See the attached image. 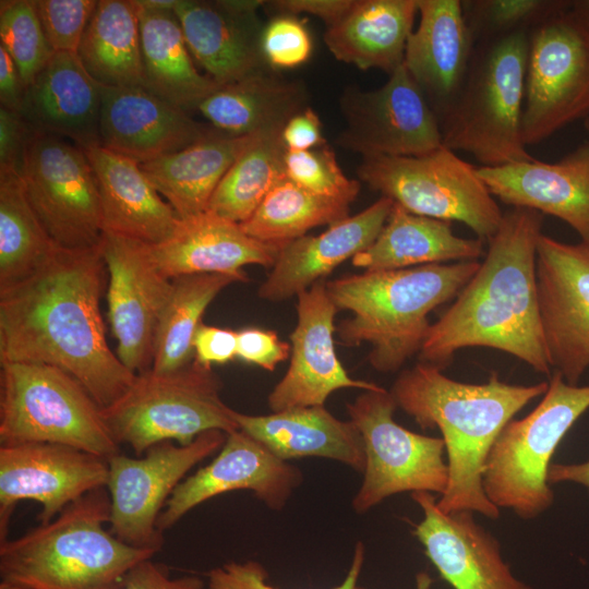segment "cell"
I'll list each match as a JSON object with an SVG mask.
<instances>
[{"mask_svg":"<svg viewBox=\"0 0 589 589\" xmlns=\"http://www.w3.org/2000/svg\"><path fill=\"white\" fill-rule=\"evenodd\" d=\"M479 266L478 261L429 264L326 281L336 308L350 312L336 326L340 341L348 347L370 344L371 366L396 372L420 352L431 326L429 314L456 297Z\"/></svg>","mask_w":589,"mask_h":589,"instance_id":"277c9868","label":"cell"},{"mask_svg":"<svg viewBox=\"0 0 589 589\" xmlns=\"http://www.w3.org/2000/svg\"><path fill=\"white\" fill-rule=\"evenodd\" d=\"M238 332L204 324L199 325L193 338L194 361L206 368L225 364L237 358Z\"/></svg>","mask_w":589,"mask_h":589,"instance_id":"c3c4849f","label":"cell"},{"mask_svg":"<svg viewBox=\"0 0 589 589\" xmlns=\"http://www.w3.org/2000/svg\"><path fill=\"white\" fill-rule=\"evenodd\" d=\"M0 45L27 87L55 53L45 37L35 0L0 1Z\"/></svg>","mask_w":589,"mask_h":589,"instance_id":"60d3db41","label":"cell"},{"mask_svg":"<svg viewBox=\"0 0 589 589\" xmlns=\"http://www.w3.org/2000/svg\"><path fill=\"white\" fill-rule=\"evenodd\" d=\"M437 497L411 493L423 513L413 534L445 581L454 589H531L514 576L497 539L477 522L474 513H445Z\"/></svg>","mask_w":589,"mask_h":589,"instance_id":"44dd1931","label":"cell"},{"mask_svg":"<svg viewBox=\"0 0 589 589\" xmlns=\"http://www.w3.org/2000/svg\"><path fill=\"white\" fill-rule=\"evenodd\" d=\"M136 3L146 10H173L179 0H135Z\"/></svg>","mask_w":589,"mask_h":589,"instance_id":"9f6ffc18","label":"cell"},{"mask_svg":"<svg viewBox=\"0 0 589 589\" xmlns=\"http://www.w3.org/2000/svg\"><path fill=\"white\" fill-rule=\"evenodd\" d=\"M209 130L143 86L101 85L100 145L139 164L178 152Z\"/></svg>","mask_w":589,"mask_h":589,"instance_id":"cb8c5ba5","label":"cell"},{"mask_svg":"<svg viewBox=\"0 0 589 589\" xmlns=\"http://www.w3.org/2000/svg\"><path fill=\"white\" fill-rule=\"evenodd\" d=\"M573 3L529 32L521 124L526 146L589 116V23Z\"/></svg>","mask_w":589,"mask_h":589,"instance_id":"7c38bea8","label":"cell"},{"mask_svg":"<svg viewBox=\"0 0 589 589\" xmlns=\"http://www.w3.org/2000/svg\"><path fill=\"white\" fill-rule=\"evenodd\" d=\"M59 248L27 200L21 169L0 167V290L32 276Z\"/></svg>","mask_w":589,"mask_h":589,"instance_id":"8d00e7d4","label":"cell"},{"mask_svg":"<svg viewBox=\"0 0 589 589\" xmlns=\"http://www.w3.org/2000/svg\"><path fill=\"white\" fill-rule=\"evenodd\" d=\"M337 143L364 156H419L443 145L440 121L404 63L380 88L347 89Z\"/></svg>","mask_w":589,"mask_h":589,"instance_id":"2e32d148","label":"cell"},{"mask_svg":"<svg viewBox=\"0 0 589 589\" xmlns=\"http://www.w3.org/2000/svg\"><path fill=\"white\" fill-rule=\"evenodd\" d=\"M297 301V325L291 332L290 362L287 372L267 396L273 412L292 408L324 406L341 388L377 390L375 383L349 376L339 361L334 324L339 311L320 280L301 291Z\"/></svg>","mask_w":589,"mask_h":589,"instance_id":"ffe728a7","label":"cell"},{"mask_svg":"<svg viewBox=\"0 0 589 589\" xmlns=\"http://www.w3.org/2000/svg\"><path fill=\"white\" fill-rule=\"evenodd\" d=\"M364 557V544L358 541L346 578L333 589H366L358 585ZM267 570L256 561L230 562L207 573V589H277L267 581Z\"/></svg>","mask_w":589,"mask_h":589,"instance_id":"f6af8a7d","label":"cell"},{"mask_svg":"<svg viewBox=\"0 0 589 589\" xmlns=\"http://www.w3.org/2000/svg\"><path fill=\"white\" fill-rule=\"evenodd\" d=\"M0 589H33L24 585L1 579Z\"/></svg>","mask_w":589,"mask_h":589,"instance_id":"91938a15","label":"cell"},{"mask_svg":"<svg viewBox=\"0 0 589 589\" xmlns=\"http://www.w3.org/2000/svg\"><path fill=\"white\" fill-rule=\"evenodd\" d=\"M419 24L410 34L404 65L440 119L466 79L476 41L459 0H417Z\"/></svg>","mask_w":589,"mask_h":589,"instance_id":"484cf974","label":"cell"},{"mask_svg":"<svg viewBox=\"0 0 589 589\" xmlns=\"http://www.w3.org/2000/svg\"><path fill=\"white\" fill-rule=\"evenodd\" d=\"M226 437L227 433L211 430L189 445L168 441L142 457L118 453L107 459L111 533L132 546L160 551L164 537L157 520L168 498L189 470L219 450Z\"/></svg>","mask_w":589,"mask_h":589,"instance_id":"5bb4252c","label":"cell"},{"mask_svg":"<svg viewBox=\"0 0 589 589\" xmlns=\"http://www.w3.org/2000/svg\"><path fill=\"white\" fill-rule=\"evenodd\" d=\"M101 85L77 53L55 52L27 87L22 115L34 130L81 148L100 144Z\"/></svg>","mask_w":589,"mask_h":589,"instance_id":"f1b7e54d","label":"cell"},{"mask_svg":"<svg viewBox=\"0 0 589 589\" xmlns=\"http://www.w3.org/2000/svg\"><path fill=\"white\" fill-rule=\"evenodd\" d=\"M204 582L197 576L172 578L168 569L149 560L133 567L127 575L122 589H203Z\"/></svg>","mask_w":589,"mask_h":589,"instance_id":"f907efd6","label":"cell"},{"mask_svg":"<svg viewBox=\"0 0 589 589\" xmlns=\"http://www.w3.org/2000/svg\"><path fill=\"white\" fill-rule=\"evenodd\" d=\"M281 139L287 151H309L326 145L320 118L311 108H305L286 123Z\"/></svg>","mask_w":589,"mask_h":589,"instance_id":"816d5d0a","label":"cell"},{"mask_svg":"<svg viewBox=\"0 0 589 589\" xmlns=\"http://www.w3.org/2000/svg\"><path fill=\"white\" fill-rule=\"evenodd\" d=\"M244 431L278 458L289 461L322 457L363 472L365 453L362 436L350 421L336 418L324 406L292 408L271 414H245L233 410Z\"/></svg>","mask_w":589,"mask_h":589,"instance_id":"f546056e","label":"cell"},{"mask_svg":"<svg viewBox=\"0 0 589 589\" xmlns=\"http://www.w3.org/2000/svg\"><path fill=\"white\" fill-rule=\"evenodd\" d=\"M95 0H35L47 43L53 52H77Z\"/></svg>","mask_w":589,"mask_h":589,"instance_id":"ee69618b","label":"cell"},{"mask_svg":"<svg viewBox=\"0 0 589 589\" xmlns=\"http://www.w3.org/2000/svg\"><path fill=\"white\" fill-rule=\"evenodd\" d=\"M257 0H179L175 12L191 55L220 85L266 70Z\"/></svg>","mask_w":589,"mask_h":589,"instance_id":"7402d4cb","label":"cell"},{"mask_svg":"<svg viewBox=\"0 0 589 589\" xmlns=\"http://www.w3.org/2000/svg\"><path fill=\"white\" fill-rule=\"evenodd\" d=\"M432 581L433 580L428 573H418L416 575V589H431Z\"/></svg>","mask_w":589,"mask_h":589,"instance_id":"6f0895ef","label":"cell"},{"mask_svg":"<svg viewBox=\"0 0 589 589\" xmlns=\"http://www.w3.org/2000/svg\"><path fill=\"white\" fill-rule=\"evenodd\" d=\"M140 33L144 87L153 94L188 112L221 86L196 70L173 10L140 7Z\"/></svg>","mask_w":589,"mask_h":589,"instance_id":"e575fe53","label":"cell"},{"mask_svg":"<svg viewBox=\"0 0 589 589\" xmlns=\"http://www.w3.org/2000/svg\"><path fill=\"white\" fill-rule=\"evenodd\" d=\"M573 5L589 23V0L574 1Z\"/></svg>","mask_w":589,"mask_h":589,"instance_id":"680465c9","label":"cell"},{"mask_svg":"<svg viewBox=\"0 0 589 589\" xmlns=\"http://www.w3.org/2000/svg\"><path fill=\"white\" fill-rule=\"evenodd\" d=\"M359 178L410 213L469 227L490 240L503 212L478 168L445 145L419 156H364Z\"/></svg>","mask_w":589,"mask_h":589,"instance_id":"30bf717a","label":"cell"},{"mask_svg":"<svg viewBox=\"0 0 589 589\" xmlns=\"http://www.w3.org/2000/svg\"><path fill=\"white\" fill-rule=\"evenodd\" d=\"M236 281L224 274H193L171 279L172 289L154 340L151 365L154 372H172L193 361L192 342L203 313L224 288Z\"/></svg>","mask_w":589,"mask_h":589,"instance_id":"74e56055","label":"cell"},{"mask_svg":"<svg viewBox=\"0 0 589 589\" xmlns=\"http://www.w3.org/2000/svg\"><path fill=\"white\" fill-rule=\"evenodd\" d=\"M474 41L530 32L541 22L568 7L564 0H471L461 1Z\"/></svg>","mask_w":589,"mask_h":589,"instance_id":"b9f144b4","label":"cell"},{"mask_svg":"<svg viewBox=\"0 0 589 589\" xmlns=\"http://www.w3.org/2000/svg\"><path fill=\"white\" fill-rule=\"evenodd\" d=\"M588 409L589 385H570L555 371L536 408L522 419H512L494 441L482 473L490 502L524 519L549 509L554 501L548 481L552 456Z\"/></svg>","mask_w":589,"mask_h":589,"instance_id":"52a82bcc","label":"cell"},{"mask_svg":"<svg viewBox=\"0 0 589 589\" xmlns=\"http://www.w3.org/2000/svg\"><path fill=\"white\" fill-rule=\"evenodd\" d=\"M417 13V0H357L324 41L337 60L390 75L404 62Z\"/></svg>","mask_w":589,"mask_h":589,"instance_id":"4dcf8cb0","label":"cell"},{"mask_svg":"<svg viewBox=\"0 0 589 589\" xmlns=\"http://www.w3.org/2000/svg\"><path fill=\"white\" fill-rule=\"evenodd\" d=\"M21 175L31 206L60 248L86 249L100 243L98 184L81 147L33 129Z\"/></svg>","mask_w":589,"mask_h":589,"instance_id":"4fadbf2b","label":"cell"},{"mask_svg":"<svg viewBox=\"0 0 589 589\" xmlns=\"http://www.w3.org/2000/svg\"><path fill=\"white\" fill-rule=\"evenodd\" d=\"M353 2V0H279L272 3L284 14L308 13L317 16L328 27L339 21Z\"/></svg>","mask_w":589,"mask_h":589,"instance_id":"f5cc1de1","label":"cell"},{"mask_svg":"<svg viewBox=\"0 0 589 589\" xmlns=\"http://www.w3.org/2000/svg\"><path fill=\"white\" fill-rule=\"evenodd\" d=\"M100 248L109 276L108 320L117 356L137 374L151 369L158 322L172 283L155 267L144 242L104 231Z\"/></svg>","mask_w":589,"mask_h":589,"instance_id":"ac0fdd59","label":"cell"},{"mask_svg":"<svg viewBox=\"0 0 589 589\" xmlns=\"http://www.w3.org/2000/svg\"><path fill=\"white\" fill-rule=\"evenodd\" d=\"M543 216L525 207H512L503 214L478 271L455 302L431 324L419 352L420 362L443 370L456 351L485 347L550 375L536 274Z\"/></svg>","mask_w":589,"mask_h":589,"instance_id":"7a4b0ae2","label":"cell"},{"mask_svg":"<svg viewBox=\"0 0 589 589\" xmlns=\"http://www.w3.org/2000/svg\"><path fill=\"white\" fill-rule=\"evenodd\" d=\"M548 481L550 485L562 482L576 483L589 493V459L575 464H551Z\"/></svg>","mask_w":589,"mask_h":589,"instance_id":"11a10c76","label":"cell"},{"mask_svg":"<svg viewBox=\"0 0 589 589\" xmlns=\"http://www.w3.org/2000/svg\"><path fill=\"white\" fill-rule=\"evenodd\" d=\"M76 53L100 85L144 87L140 7L135 0L97 1Z\"/></svg>","mask_w":589,"mask_h":589,"instance_id":"d590c367","label":"cell"},{"mask_svg":"<svg viewBox=\"0 0 589 589\" xmlns=\"http://www.w3.org/2000/svg\"><path fill=\"white\" fill-rule=\"evenodd\" d=\"M481 239L456 236L452 223L420 216L394 203L374 242L351 259L365 271H395L456 261H478Z\"/></svg>","mask_w":589,"mask_h":589,"instance_id":"d6a6232c","label":"cell"},{"mask_svg":"<svg viewBox=\"0 0 589 589\" xmlns=\"http://www.w3.org/2000/svg\"><path fill=\"white\" fill-rule=\"evenodd\" d=\"M107 481V459L88 452L53 443L0 445V541L19 502L40 504L38 520L46 524Z\"/></svg>","mask_w":589,"mask_h":589,"instance_id":"e0dca14e","label":"cell"},{"mask_svg":"<svg viewBox=\"0 0 589 589\" xmlns=\"http://www.w3.org/2000/svg\"><path fill=\"white\" fill-rule=\"evenodd\" d=\"M546 388L548 382L508 384L495 372L482 384L458 382L424 362L398 375L389 390L397 407L422 429H438L445 444L449 479L440 509L500 517L482 485L486 457L503 428Z\"/></svg>","mask_w":589,"mask_h":589,"instance_id":"3957f363","label":"cell"},{"mask_svg":"<svg viewBox=\"0 0 589 589\" xmlns=\"http://www.w3.org/2000/svg\"><path fill=\"white\" fill-rule=\"evenodd\" d=\"M393 205V200L381 196L364 211L330 225L318 236L305 235L281 244L257 296L278 302L324 280L338 265L374 242Z\"/></svg>","mask_w":589,"mask_h":589,"instance_id":"4316f807","label":"cell"},{"mask_svg":"<svg viewBox=\"0 0 589 589\" xmlns=\"http://www.w3.org/2000/svg\"><path fill=\"white\" fill-rule=\"evenodd\" d=\"M312 39L304 24L284 14L264 26L262 52L272 68H294L304 63L312 52Z\"/></svg>","mask_w":589,"mask_h":589,"instance_id":"bcb514c9","label":"cell"},{"mask_svg":"<svg viewBox=\"0 0 589 589\" xmlns=\"http://www.w3.org/2000/svg\"><path fill=\"white\" fill-rule=\"evenodd\" d=\"M33 128L19 111L0 108V167L21 169Z\"/></svg>","mask_w":589,"mask_h":589,"instance_id":"681fc988","label":"cell"},{"mask_svg":"<svg viewBox=\"0 0 589 589\" xmlns=\"http://www.w3.org/2000/svg\"><path fill=\"white\" fill-rule=\"evenodd\" d=\"M584 125L586 131L589 133V116L584 119Z\"/></svg>","mask_w":589,"mask_h":589,"instance_id":"94428289","label":"cell"},{"mask_svg":"<svg viewBox=\"0 0 589 589\" xmlns=\"http://www.w3.org/2000/svg\"><path fill=\"white\" fill-rule=\"evenodd\" d=\"M305 108V92L301 84L262 70L221 85L199 105L197 110L214 129L245 136L281 132L286 123Z\"/></svg>","mask_w":589,"mask_h":589,"instance_id":"836d02e7","label":"cell"},{"mask_svg":"<svg viewBox=\"0 0 589 589\" xmlns=\"http://www.w3.org/2000/svg\"><path fill=\"white\" fill-rule=\"evenodd\" d=\"M220 389L212 368L194 360L168 373L147 369L101 412L116 442L129 445L139 457L163 442L189 445L206 431L238 430Z\"/></svg>","mask_w":589,"mask_h":589,"instance_id":"ba28073f","label":"cell"},{"mask_svg":"<svg viewBox=\"0 0 589 589\" xmlns=\"http://www.w3.org/2000/svg\"><path fill=\"white\" fill-rule=\"evenodd\" d=\"M285 169L289 180L322 197L351 204L360 191V182L344 175L334 151L327 145L287 151Z\"/></svg>","mask_w":589,"mask_h":589,"instance_id":"7bdbcfd3","label":"cell"},{"mask_svg":"<svg viewBox=\"0 0 589 589\" xmlns=\"http://www.w3.org/2000/svg\"><path fill=\"white\" fill-rule=\"evenodd\" d=\"M250 139L213 129L189 146L141 164V168L178 217L187 219L207 211L218 183Z\"/></svg>","mask_w":589,"mask_h":589,"instance_id":"1f68e13d","label":"cell"},{"mask_svg":"<svg viewBox=\"0 0 589 589\" xmlns=\"http://www.w3.org/2000/svg\"><path fill=\"white\" fill-rule=\"evenodd\" d=\"M281 132L252 134L214 191L207 211L242 224L286 176Z\"/></svg>","mask_w":589,"mask_h":589,"instance_id":"f35d334b","label":"cell"},{"mask_svg":"<svg viewBox=\"0 0 589 589\" xmlns=\"http://www.w3.org/2000/svg\"><path fill=\"white\" fill-rule=\"evenodd\" d=\"M0 366V445L53 443L105 459L120 453L101 407L72 375L44 363Z\"/></svg>","mask_w":589,"mask_h":589,"instance_id":"9c48e42d","label":"cell"},{"mask_svg":"<svg viewBox=\"0 0 589 589\" xmlns=\"http://www.w3.org/2000/svg\"><path fill=\"white\" fill-rule=\"evenodd\" d=\"M397 404L385 388L363 390L347 404L349 420L364 445L363 480L352 508L364 514L385 498L402 492H429L441 496L448 485L442 437L409 431L394 420Z\"/></svg>","mask_w":589,"mask_h":589,"instance_id":"8fae6325","label":"cell"},{"mask_svg":"<svg viewBox=\"0 0 589 589\" xmlns=\"http://www.w3.org/2000/svg\"><path fill=\"white\" fill-rule=\"evenodd\" d=\"M281 244L247 235L240 224L208 211L181 219L176 232L146 250L155 267L172 279L193 274H224L247 281V265L273 267Z\"/></svg>","mask_w":589,"mask_h":589,"instance_id":"d4e9b609","label":"cell"},{"mask_svg":"<svg viewBox=\"0 0 589 589\" xmlns=\"http://www.w3.org/2000/svg\"><path fill=\"white\" fill-rule=\"evenodd\" d=\"M349 205L315 195L285 176L240 226L247 235L257 240L284 244L305 236L314 227L330 226L347 218Z\"/></svg>","mask_w":589,"mask_h":589,"instance_id":"ab89813d","label":"cell"},{"mask_svg":"<svg viewBox=\"0 0 589 589\" xmlns=\"http://www.w3.org/2000/svg\"><path fill=\"white\" fill-rule=\"evenodd\" d=\"M291 346L274 330L247 327L238 330L237 358L267 371L290 357Z\"/></svg>","mask_w":589,"mask_h":589,"instance_id":"7dc6e473","label":"cell"},{"mask_svg":"<svg viewBox=\"0 0 589 589\" xmlns=\"http://www.w3.org/2000/svg\"><path fill=\"white\" fill-rule=\"evenodd\" d=\"M26 87L7 50L0 45V103L1 107L22 112Z\"/></svg>","mask_w":589,"mask_h":589,"instance_id":"db71d44e","label":"cell"},{"mask_svg":"<svg viewBox=\"0 0 589 589\" xmlns=\"http://www.w3.org/2000/svg\"><path fill=\"white\" fill-rule=\"evenodd\" d=\"M494 197L512 207L551 215L589 238V141L555 163L537 159L479 167Z\"/></svg>","mask_w":589,"mask_h":589,"instance_id":"603a6c76","label":"cell"},{"mask_svg":"<svg viewBox=\"0 0 589 589\" xmlns=\"http://www.w3.org/2000/svg\"><path fill=\"white\" fill-rule=\"evenodd\" d=\"M536 274L549 363L578 385L589 369V238L565 243L542 233Z\"/></svg>","mask_w":589,"mask_h":589,"instance_id":"9a60e30c","label":"cell"},{"mask_svg":"<svg viewBox=\"0 0 589 589\" xmlns=\"http://www.w3.org/2000/svg\"><path fill=\"white\" fill-rule=\"evenodd\" d=\"M110 497L95 489L57 517L0 541V576L33 589H122L129 572L157 552L107 530Z\"/></svg>","mask_w":589,"mask_h":589,"instance_id":"5b68a950","label":"cell"},{"mask_svg":"<svg viewBox=\"0 0 589 589\" xmlns=\"http://www.w3.org/2000/svg\"><path fill=\"white\" fill-rule=\"evenodd\" d=\"M96 176L103 232L158 244L178 229L181 219L141 168V164L100 144L82 148Z\"/></svg>","mask_w":589,"mask_h":589,"instance_id":"83f0119b","label":"cell"},{"mask_svg":"<svg viewBox=\"0 0 589 589\" xmlns=\"http://www.w3.org/2000/svg\"><path fill=\"white\" fill-rule=\"evenodd\" d=\"M529 32L477 41L464 84L438 119L443 145L480 167L528 161L522 139Z\"/></svg>","mask_w":589,"mask_h":589,"instance_id":"8992f818","label":"cell"},{"mask_svg":"<svg viewBox=\"0 0 589 589\" xmlns=\"http://www.w3.org/2000/svg\"><path fill=\"white\" fill-rule=\"evenodd\" d=\"M106 271L100 243L59 248L32 276L0 290V363L49 364L77 380L101 408L116 401L136 374L106 339Z\"/></svg>","mask_w":589,"mask_h":589,"instance_id":"6da1fadb","label":"cell"},{"mask_svg":"<svg viewBox=\"0 0 589 589\" xmlns=\"http://www.w3.org/2000/svg\"><path fill=\"white\" fill-rule=\"evenodd\" d=\"M302 481L298 467L238 429L227 434L209 464L178 484L158 517L157 529L164 533L194 507L237 490L252 491L268 508L279 510Z\"/></svg>","mask_w":589,"mask_h":589,"instance_id":"d6986e66","label":"cell"}]
</instances>
